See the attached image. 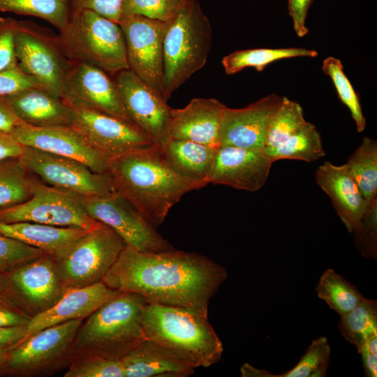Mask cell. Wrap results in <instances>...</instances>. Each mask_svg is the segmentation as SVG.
Instances as JSON below:
<instances>
[{
	"instance_id": "1",
	"label": "cell",
	"mask_w": 377,
	"mask_h": 377,
	"mask_svg": "<svg viewBox=\"0 0 377 377\" xmlns=\"http://www.w3.org/2000/svg\"><path fill=\"white\" fill-rule=\"evenodd\" d=\"M227 277L223 267L197 253L142 252L126 245L102 281L117 291L139 294L149 303L207 317L209 301Z\"/></svg>"
},
{
	"instance_id": "2",
	"label": "cell",
	"mask_w": 377,
	"mask_h": 377,
	"mask_svg": "<svg viewBox=\"0 0 377 377\" xmlns=\"http://www.w3.org/2000/svg\"><path fill=\"white\" fill-rule=\"evenodd\" d=\"M115 191L154 228L186 193L206 186L177 172L157 145L109 158Z\"/></svg>"
},
{
	"instance_id": "3",
	"label": "cell",
	"mask_w": 377,
	"mask_h": 377,
	"mask_svg": "<svg viewBox=\"0 0 377 377\" xmlns=\"http://www.w3.org/2000/svg\"><path fill=\"white\" fill-rule=\"evenodd\" d=\"M147 300L120 292L87 317L72 346L71 361L89 357L120 360L145 339L142 317Z\"/></svg>"
},
{
	"instance_id": "4",
	"label": "cell",
	"mask_w": 377,
	"mask_h": 377,
	"mask_svg": "<svg viewBox=\"0 0 377 377\" xmlns=\"http://www.w3.org/2000/svg\"><path fill=\"white\" fill-rule=\"evenodd\" d=\"M142 324L146 339L175 354L195 369L221 358L223 343L205 317L191 309L147 303Z\"/></svg>"
},
{
	"instance_id": "5",
	"label": "cell",
	"mask_w": 377,
	"mask_h": 377,
	"mask_svg": "<svg viewBox=\"0 0 377 377\" xmlns=\"http://www.w3.org/2000/svg\"><path fill=\"white\" fill-rule=\"evenodd\" d=\"M56 36L71 62L94 66L110 75L129 69L126 43L119 24L89 10H74Z\"/></svg>"
},
{
	"instance_id": "6",
	"label": "cell",
	"mask_w": 377,
	"mask_h": 377,
	"mask_svg": "<svg viewBox=\"0 0 377 377\" xmlns=\"http://www.w3.org/2000/svg\"><path fill=\"white\" fill-rule=\"evenodd\" d=\"M212 30L195 0H188L168 22L163 40V98L168 101L206 64Z\"/></svg>"
},
{
	"instance_id": "7",
	"label": "cell",
	"mask_w": 377,
	"mask_h": 377,
	"mask_svg": "<svg viewBox=\"0 0 377 377\" xmlns=\"http://www.w3.org/2000/svg\"><path fill=\"white\" fill-rule=\"evenodd\" d=\"M126 246L110 227L100 223L52 256L66 290L102 281Z\"/></svg>"
},
{
	"instance_id": "8",
	"label": "cell",
	"mask_w": 377,
	"mask_h": 377,
	"mask_svg": "<svg viewBox=\"0 0 377 377\" xmlns=\"http://www.w3.org/2000/svg\"><path fill=\"white\" fill-rule=\"evenodd\" d=\"M82 320L52 325L29 336L9 350L0 365V375L43 376L68 366L75 334Z\"/></svg>"
},
{
	"instance_id": "9",
	"label": "cell",
	"mask_w": 377,
	"mask_h": 377,
	"mask_svg": "<svg viewBox=\"0 0 377 377\" xmlns=\"http://www.w3.org/2000/svg\"><path fill=\"white\" fill-rule=\"evenodd\" d=\"M15 49L19 68L40 88L61 98L73 62L62 52L56 36L34 24L18 21Z\"/></svg>"
},
{
	"instance_id": "10",
	"label": "cell",
	"mask_w": 377,
	"mask_h": 377,
	"mask_svg": "<svg viewBox=\"0 0 377 377\" xmlns=\"http://www.w3.org/2000/svg\"><path fill=\"white\" fill-rule=\"evenodd\" d=\"M80 197L48 186L34 177L30 198L15 206L0 209V222H34L93 229L100 222L87 214Z\"/></svg>"
},
{
	"instance_id": "11",
	"label": "cell",
	"mask_w": 377,
	"mask_h": 377,
	"mask_svg": "<svg viewBox=\"0 0 377 377\" xmlns=\"http://www.w3.org/2000/svg\"><path fill=\"white\" fill-rule=\"evenodd\" d=\"M19 158L40 182L78 196L103 195L116 191L110 174L95 172L77 160L25 146Z\"/></svg>"
},
{
	"instance_id": "12",
	"label": "cell",
	"mask_w": 377,
	"mask_h": 377,
	"mask_svg": "<svg viewBox=\"0 0 377 377\" xmlns=\"http://www.w3.org/2000/svg\"><path fill=\"white\" fill-rule=\"evenodd\" d=\"M87 214L112 228L127 246L142 252L174 249L127 200L116 191L80 197Z\"/></svg>"
},
{
	"instance_id": "13",
	"label": "cell",
	"mask_w": 377,
	"mask_h": 377,
	"mask_svg": "<svg viewBox=\"0 0 377 377\" xmlns=\"http://www.w3.org/2000/svg\"><path fill=\"white\" fill-rule=\"evenodd\" d=\"M168 22L133 14L124 15L119 22L124 36L129 69L162 96L163 40Z\"/></svg>"
},
{
	"instance_id": "14",
	"label": "cell",
	"mask_w": 377,
	"mask_h": 377,
	"mask_svg": "<svg viewBox=\"0 0 377 377\" xmlns=\"http://www.w3.org/2000/svg\"><path fill=\"white\" fill-rule=\"evenodd\" d=\"M61 98L73 110L97 111L133 123L125 111L114 81L94 66L73 62L62 87Z\"/></svg>"
},
{
	"instance_id": "15",
	"label": "cell",
	"mask_w": 377,
	"mask_h": 377,
	"mask_svg": "<svg viewBox=\"0 0 377 377\" xmlns=\"http://www.w3.org/2000/svg\"><path fill=\"white\" fill-rule=\"evenodd\" d=\"M10 295L31 317L52 306L67 291L53 257L43 255L6 272Z\"/></svg>"
},
{
	"instance_id": "16",
	"label": "cell",
	"mask_w": 377,
	"mask_h": 377,
	"mask_svg": "<svg viewBox=\"0 0 377 377\" xmlns=\"http://www.w3.org/2000/svg\"><path fill=\"white\" fill-rule=\"evenodd\" d=\"M71 127L108 159L154 144L134 124L97 111L74 110Z\"/></svg>"
},
{
	"instance_id": "17",
	"label": "cell",
	"mask_w": 377,
	"mask_h": 377,
	"mask_svg": "<svg viewBox=\"0 0 377 377\" xmlns=\"http://www.w3.org/2000/svg\"><path fill=\"white\" fill-rule=\"evenodd\" d=\"M130 120L158 146L168 138L171 108L167 101L131 69L121 71L114 80Z\"/></svg>"
},
{
	"instance_id": "18",
	"label": "cell",
	"mask_w": 377,
	"mask_h": 377,
	"mask_svg": "<svg viewBox=\"0 0 377 377\" xmlns=\"http://www.w3.org/2000/svg\"><path fill=\"white\" fill-rule=\"evenodd\" d=\"M283 97L271 94L242 108L225 106L220 124L219 146L263 149L271 115Z\"/></svg>"
},
{
	"instance_id": "19",
	"label": "cell",
	"mask_w": 377,
	"mask_h": 377,
	"mask_svg": "<svg viewBox=\"0 0 377 377\" xmlns=\"http://www.w3.org/2000/svg\"><path fill=\"white\" fill-rule=\"evenodd\" d=\"M10 133L25 147L71 158L95 172L109 174V159L91 148L72 127L38 128L23 124Z\"/></svg>"
},
{
	"instance_id": "20",
	"label": "cell",
	"mask_w": 377,
	"mask_h": 377,
	"mask_svg": "<svg viewBox=\"0 0 377 377\" xmlns=\"http://www.w3.org/2000/svg\"><path fill=\"white\" fill-rule=\"evenodd\" d=\"M272 163L263 149L219 147L209 183L255 192L266 184Z\"/></svg>"
},
{
	"instance_id": "21",
	"label": "cell",
	"mask_w": 377,
	"mask_h": 377,
	"mask_svg": "<svg viewBox=\"0 0 377 377\" xmlns=\"http://www.w3.org/2000/svg\"><path fill=\"white\" fill-rule=\"evenodd\" d=\"M225 105L213 98H195L182 108H172L169 138L219 147L220 124Z\"/></svg>"
},
{
	"instance_id": "22",
	"label": "cell",
	"mask_w": 377,
	"mask_h": 377,
	"mask_svg": "<svg viewBox=\"0 0 377 377\" xmlns=\"http://www.w3.org/2000/svg\"><path fill=\"white\" fill-rule=\"evenodd\" d=\"M316 182L331 199L347 230L353 233L371 202L363 196L347 165L325 161L316 171Z\"/></svg>"
},
{
	"instance_id": "23",
	"label": "cell",
	"mask_w": 377,
	"mask_h": 377,
	"mask_svg": "<svg viewBox=\"0 0 377 377\" xmlns=\"http://www.w3.org/2000/svg\"><path fill=\"white\" fill-rule=\"evenodd\" d=\"M119 293L103 281L68 290L52 306L31 318L27 325V337L52 325L71 320H83Z\"/></svg>"
},
{
	"instance_id": "24",
	"label": "cell",
	"mask_w": 377,
	"mask_h": 377,
	"mask_svg": "<svg viewBox=\"0 0 377 377\" xmlns=\"http://www.w3.org/2000/svg\"><path fill=\"white\" fill-rule=\"evenodd\" d=\"M13 112L24 124L38 128L71 126L74 110L61 98L38 87L5 96Z\"/></svg>"
},
{
	"instance_id": "25",
	"label": "cell",
	"mask_w": 377,
	"mask_h": 377,
	"mask_svg": "<svg viewBox=\"0 0 377 377\" xmlns=\"http://www.w3.org/2000/svg\"><path fill=\"white\" fill-rule=\"evenodd\" d=\"M120 360L125 377H185L195 373L194 367L149 339H145Z\"/></svg>"
},
{
	"instance_id": "26",
	"label": "cell",
	"mask_w": 377,
	"mask_h": 377,
	"mask_svg": "<svg viewBox=\"0 0 377 377\" xmlns=\"http://www.w3.org/2000/svg\"><path fill=\"white\" fill-rule=\"evenodd\" d=\"M159 147L165 161L180 175L209 184L218 147L170 138Z\"/></svg>"
},
{
	"instance_id": "27",
	"label": "cell",
	"mask_w": 377,
	"mask_h": 377,
	"mask_svg": "<svg viewBox=\"0 0 377 377\" xmlns=\"http://www.w3.org/2000/svg\"><path fill=\"white\" fill-rule=\"evenodd\" d=\"M89 230L34 222H0V233L55 256Z\"/></svg>"
},
{
	"instance_id": "28",
	"label": "cell",
	"mask_w": 377,
	"mask_h": 377,
	"mask_svg": "<svg viewBox=\"0 0 377 377\" xmlns=\"http://www.w3.org/2000/svg\"><path fill=\"white\" fill-rule=\"evenodd\" d=\"M263 150L272 163L281 159L311 163L325 156L320 135L316 126L309 121L280 145Z\"/></svg>"
},
{
	"instance_id": "29",
	"label": "cell",
	"mask_w": 377,
	"mask_h": 377,
	"mask_svg": "<svg viewBox=\"0 0 377 377\" xmlns=\"http://www.w3.org/2000/svg\"><path fill=\"white\" fill-rule=\"evenodd\" d=\"M318 54L314 50L302 47L256 48L237 50L222 59V65L227 75H233L245 68L253 67L263 71L269 64L294 57H315Z\"/></svg>"
},
{
	"instance_id": "30",
	"label": "cell",
	"mask_w": 377,
	"mask_h": 377,
	"mask_svg": "<svg viewBox=\"0 0 377 377\" xmlns=\"http://www.w3.org/2000/svg\"><path fill=\"white\" fill-rule=\"evenodd\" d=\"M316 291L340 316L351 311L364 298L355 285L330 268L321 274Z\"/></svg>"
},
{
	"instance_id": "31",
	"label": "cell",
	"mask_w": 377,
	"mask_h": 377,
	"mask_svg": "<svg viewBox=\"0 0 377 377\" xmlns=\"http://www.w3.org/2000/svg\"><path fill=\"white\" fill-rule=\"evenodd\" d=\"M34 179L19 158L0 161V209L29 199Z\"/></svg>"
},
{
	"instance_id": "32",
	"label": "cell",
	"mask_w": 377,
	"mask_h": 377,
	"mask_svg": "<svg viewBox=\"0 0 377 377\" xmlns=\"http://www.w3.org/2000/svg\"><path fill=\"white\" fill-rule=\"evenodd\" d=\"M364 198H377V142L364 137L346 163Z\"/></svg>"
},
{
	"instance_id": "33",
	"label": "cell",
	"mask_w": 377,
	"mask_h": 377,
	"mask_svg": "<svg viewBox=\"0 0 377 377\" xmlns=\"http://www.w3.org/2000/svg\"><path fill=\"white\" fill-rule=\"evenodd\" d=\"M0 11L38 17L61 31L71 19L73 8L71 0H0Z\"/></svg>"
},
{
	"instance_id": "34",
	"label": "cell",
	"mask_w": 377,
	"mask_h": 377,
	"mask_svg": "<svg viewBox=\"0 0 377 377\" xmlns=\"http://www.w3.org/2000/svg\"><path fill=\"white\" fill-rule=\"evenodd\" d=\"M338 326L342 337L357 349L377 336V301L364 297L354 309L340 316Z\"/></svg>"
},
{
	"instance_id": "35",
	"label": "cell",
	"mask_w": 377,
	"mask_h": 377,
	"mask_svg": "<svg viewBox=\"0 0 377 377\" xmlns=\"http://www.w3.org/2000/svg\"><path fill=\"white\" fill-rule=\"evenodd\" d=\"M307 121L297 102L283 97V101L269 120L265 147H274L286 141Z\"/></svg>"
},
{
	"instance_id": "36",
	"label": "cell",
	"mask_w": 377,
	"mask_h": 377,
	"mask_svg": "<svg viewBox=\"0 0 377 377\" xmlns=\"http://www.w3.org/2000/svg\"><path fill=\"white\" fill-rule=\"evenodd\" d=\"M331 349L325 337L312 341L297 364L289 371L274 375L260 371L259 377H324L330 365Z\"/></svg>"
},
{
	"instance_id": "37",
	"label": "cell",
	"mask_w": 377,
	"mask_h": 377,
	"mask_svg": "<svg viewBox=\"0 0 377 377\" xmlns=\"http://www.w3.org/2000/svg\"><path fill=\"white\" fill-rule=\"evenodd\" d=\"M322 69L331 78L339 99L349 110L357 132H363L367 121L362 112L360 98L344 73L341 61L333 57H327L323 62Z\"/></svg>"
},
{
	"instance_id": "38",
	"label": "cell",
	"mask_w": 377,
	"mask_h": 377,
	"mask_svg": "<svg viewBox=\"0 0 377 377\" xmlns=\"http://www.w3.org/2000/svg\"><path fill=\"white\" fill-rule=\"evenodd\" d=\"M64 377H125L120 360L89 357L71 362Z\"/></svg>"
},
{
	"instance_id": "39",
	"label": "cell",
	"mask_w": 377,
	"mask_h": 377,
	"mask_svg": "<svg viewBox=\"0 0 377 377\" xmlns=\"http://www.w3.org/2000/svg\"><path fill=\"white\" fill-rule=\"evenodd\" d=\"M188 0H125L123 15L133 14L162 22L171 21ZM122 15V16H123Z\"/></svg>"
},
{
	"instance_id": "40",
	"label": "cell",
	"mask_w": 377,
	"mask_h": 377,
	"mask_svg": "<svg viewBox=\"0 0 377 377\" xmlns=\"http://www.w3.org/2000/svg\"><path fill=\"white\" fill-rule=\"evenodd\" d=\"M354 243L360 254L368 259H377V198L369 208L353 232Z\"/></svg>"
},
{
	"instance_id": "41",
	"label": "cell",
	"mask_w": 377,
	"mask_h": 377,
	"mask_svg": "<svg viewBox=\"0 0 377 377\" xmlns=\"http://www.w3.org/2000/svg\"><path fill=\"white\" fill-rule=\"evenodd\" d=\"M44 253L38 249L0 233V269L6 272Z\"/></svg>"
},
{
	"instance_id": "42",
	"label": "cell",
	"mask_w": 377,
	"mask_h": 377,
	"mask_svg": "<svg viewBox=\"0 0 377 377\" xmlns=\"http://www.w3.org/2000/svg\"><path fill=\"white\" fill-rule=\"evenodd\" d=\"M17 22L12 17H0V71L19 68L15 49Z\"/></svg>"
},
{
	"instance_id": "43",
	"label": "cell",
	"mask_w": 377,
	"mask_h": 377,
	"mask_svg": "<svg viewBox=\"0 0 377 377\" xmlns=\"http://www.w3.org/2000/svg\"><path fill=\"white\" fill-rule=\"evenodd\" d=\"M125 0H71L73 11L89 10L119 23Z\"/></svg>"
},
{
	"instance_id": "44",
	"label": "cell",
	"mask_w": 377,
	"mask_h": 377,
	"mask_svg": "<svg viewBox=\"0 0 377 377\" xmlns=\"http://www.w3.org/2000/svg\"><path fill=\"white\" fill-rule=\"evenodd\" d=\"M31 318L10 294H0V326L27 325Z\"/></svg>"
},
{
	"instance_id": "45",
	"label": "cell",
	"mask_w": 377,
	"mask_h": 377,
	"mask_svg": "<svg viewBox=\"0 0 377 377\" xmlns=\"http://www.w3.org/2000/svg\"><path fill=\"white\" fill-rule=\"evenodd\" d=\"M34 87H39L19 68L0 71V96H6Z\"/></svg>"
},
{
	"instance_id": "46",
	"label": "cell",
	"mask_w": 377,
	"mask_h": 377,
	"mask_svg": "<svg viewBox=\"0 0 377 377\" xmlns=\"http://www.w3.org/2000/svg\"><path fill=\"white\" fill-rule=\"evenodd\" d=\"M314 0H288V8L293 23L294 31L298 37L309 33L306 19L309 9Z\"/></svg>"
},
{
	"instance_id": "47",
	"label": "cell",
	"mask_w": 377,
	"mask_h": 377,
	"mask_svg": "<svg viewBox=\"0 0 377 377\" xmlns=\"http://www.w3.org/2000/svg\"><path fill=\"white\" fill-rule=\"evenodd\" d=\"M361 355L364 374L367 377L377 376V336L367 339L357 349Z\"/></svg>"
},
{
	"instance_id": "48",
	"label": "cell",
	"mask_w": 377,
	"mask_h": 377,
	"mask_svg": "<svg viewBox=\"0 0 377 377\" xmlns=\"http://www.w3.org/2000/svg\"><path fill=\"white\" fill-rule=\"evenodd\" d=\"M27 336V325L0 326V350L12 349Z\"/></svg>"
},
{
	"instance_id": "49",
	"label": "cell",
	"mask_w": 377,
	"mask_h": 377,
	"mask_svg": "<svg viewBox=\"0 0 377 377\" xmlns=\"http://www.w3.org/2000/svg\"><path fill=\"white\" fill-rule=\"evenodd\" d=\"M24 146L18 142L10 133L0 130V161L20 158Z\"/></svg>"
},
{
	"instance_id": "50",
	"label": "cell",
	"mask_w": 377,
	"mask_h": 377,
	"mask_svg": "<svg viewBox=\"0 0 377 377\" xmlns=\"http://www.w3.org/2000/svg\"><path fill=\"white\" fill-rule=\"evenodd\" d=\"M23 124L13 112L5 96H0V130L10 133Z\"/></svg>"
},
{
	"instance_id": "51",
	"label": "cell",
	"mask_w": 377,
	"mask_h": 377,
	"mask_svg": "<svg viewBox=\"0 0 377 377\" xmlns=\"http://www.w3.org/2000/svg\"><path fill=\"white\" fill-rule=\"evenodd\" d=\"M10 294V283L6 272L0 269V294Z\"/></svg>"
},
{
	"instance_id": "52",
	"label": "cell",
	"mask_w": 377,
	"mask_h": 377,
	"mask_svg": "<svg viewBox=\"0 0 377 377\" xmlns=\"http://www.w3.org/2000/svg\"><path fill=\"white\" fill-rule=\"evenodd\" d=\"M8 350H0V365L5 361Z\"/></svg>"
}]
</instances>
